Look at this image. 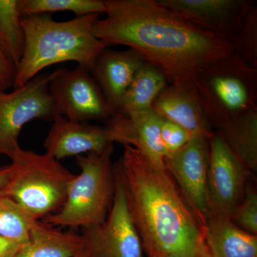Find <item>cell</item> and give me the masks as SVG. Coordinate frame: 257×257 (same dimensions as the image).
I'll return each mask as SVG.
<instances>
[{
  "mask_svg": "<svg viewBox=\"0 0 257 257\" xmlns=\"http://www.w3.org/2000/svg\"><path fill=\"white\" fill-rule=\"evenodd\" d=\"M167 84L165 74L145 62L124 92L116 113L126 115L152 109L154 101Z\"/></svg>",
  "mask_w": 257,
  "mask_h": 257,
  "instance_id": "19",
  "label": "cell"
},
{
  "mask_svg": "<svg viewBox=\"0 0 257 257\" xmlns=\"http://www.w3.org/2000/svg\"><path fill=\"white\" fill-rule=\"evenodd\" d=\"M96 38L124 45L160 70L168 84L194 85L204 69L234 55L232 42L176 15L158 0H104Z\"/></svg>",
  "mask_w": 257,
  "mask_h": 257,
  "instance_id": "1",
  "label": "cell"
},
{
  "mask_svg": "<svg viewBox=\"0 0 257 257\" xmlns=\"http://www.w3.org/2000/svg\"><path fill=\"white\" fill-rule=\"evenodd\" d=\"M152 109L162 119L182 126L192 136L210 138L214 132L192 84H167L154 101Z\"/></svg>",
  "mask_w": 257,
  "mask_h": 257,
  "instance_id": "15",
  "label": "cell"
},
{
  "mask_svg": "<svg viewBox=\"0 0 257 257\" xmlns=\"http://www.w3.org/2000/svg\"><path fill=\"white\" fill-rule=\"evenodd\" d=\"M44 142L46 153L57 160L86 154L101 153L114 144L106 126L78 122L59 116L52 121Z\"/></svg>",
  "mask_w": 257,
  "mask_h": 257,
  "instance_id": "14",
  "label": "cell"
},
{
  "mask_svg": "<svg viewBox=\"0 0 257 257\" xmlns=\"http://www.w3.org/2000/svg\"><path fill=\"white\" fill-rule=\"evenodd\" d=\"M230 220L243 231L257 234V192L251 180L246 184L242 201Z\"/></svg>",
  "mask_w": 257,
  "mask_h": 257,
  "instance_id": "25",
  "label": "cell"
},
{
  "mask_svg": "<svg viewBox=\"0 0 257 257\" xmlns=\"http://www.w3.org/2000/svg\"><path fill=\"white\" fill-rule=\"evenodd\" d=\"M211 257H257V236L240 229L228 218L209 215L204 226Z\"/></svg>",
  "mask_w": 257,
  "mask_h": 257,
  "instance_id": "17",
  "label": "cell"
},
{
  "mask_svg": "<svg viewBox=\"0 0 257 257\" xmlns=\"http://www.w3.org/2000/svg\"><path fill=\"white\" fill-rule=\"evenodd\" d=\"M10 159L11 177L0 195L14 201L35 220L60 210L76 175L46 152L20 147Z\"/></svg>",
  "mask_w": 257,
  "mask_h": 257,
  "instance_id": "4",
  "label": "cell"
},
{
  "mask_svg": "<svg viewBox=\"0 0 257 257\" xmlns=\"http://www.w3.org/2000/svg\"><path fill=\"white\" fill-rule=\"evenodd\" d=\"M210 138L194 135L185 146L165 160L166 169L204 227L210 214L208 191Z\"/></svg>",
  "mask_w": 257,
  "mask_h": 257,
  "instance_id": "11",
  "label": "cell"
},
{
  "mask_svg": "<svg viewBox=\"0 0 257 257\" xmlns=\"http://www.w3.org/2000/svg\"><path fill=\"white\" fill-rule=\"evenodd\" d=\"M115 192L105 220L80 228L82 246L78 257H145L141 239L128 209L119 162L114 164Z\"/></svg>",
  "mask_w": 257,
  "mask_h": 257,
  "instance_id": "8",
  "label": "cell"
},
{
  "mask_svg": "<svg viewBox=\"0 0 257 257\" xmlns=\"http://www.w3.org/2000/svg\"><path fill=\"white\" fill-rule=\"evenodd\" d=\"M20 4V0H0V48L15 68L23 59L26 45Z\"/></svg>",
  "mask_w": 257,
  "mask_h": 257,
  "instance_id": "21",
  "label": "cell"
},
{
  "mask_svg": "<svg viewBox=\"0 0 257 257\" xmlns=\"http://www.w3.org/2000/svg\"><path fill=\"white\" fill-rule=\"evenodd\" d=\"M81 246L80 234L37 220L30 229L28 241L13 257H76Z\"/></svg>",
  "mask_w": 257,
  "mask_h": 257,
  "instance_id": "18",
  "label": "cell"
},
{
  "mask_svg": "<svg viewBox=\"0 0 257 257\" xmlns=\"http://www.w3.org/2000/svg\"><path fill=\"white\" fill-rule=\"evenodd\" d=\"M162 118L153 109L120 114L115 113L106 120L113 143L133 147L152 163L166 168V154L160 136Z\"/></svg>",
  "mask_w": 257,
  "mask_h": 257,
  "instance_id": "13",
  "label": "cell"
},
{
  "mask_svg": "<svg viewBox=\"0 0 257 257\" xmlns=\"http://www.w3.org/2000/svg\"><path fill=\"white\" fill-rule=\"evenodd\" d=\"M35 220L10 198L0 195V235L25 243Z\"/></svg>",
  "mask_w": 257,
  "mask_h": 257,
  "instance_id": "23",
  "label": "cell"
},
{
  "mask_svg": "<svg viewBox=\"0 0 257 257\" xmlns=\"http://www.w3.org/2000/svg\"><path fill=\"white\" fill-rule=\"evenodd\" d=\"M23 244L0 235V257H13Z\"/></svg>",
  "mask_w": 257,
  "mask_h": 257,
  "instance_id": "28",
  "label": "cell"
},
{
  "mask_svg": "<svg viewBox=\"0 0 257 257\" xmlns=\"http://www.w3.org/2000/svg\"><path fill=\"white\" fill-rule=\"evenodd\" d=\"M160 136L166 157H167L185 146L192 138V135L182 126L162 118Z\"/></svg>",
  "mask_w": 257,
  "mask_h": 257,
  "instance_id": "26",
  "label": "cell"
},
{
  "mask_svg": "<svg viewBox=\"0 0 257 257\" xmlns=\"http://www.w3.org/2000/svg\"><path fill=\"white\" fill-rule=\"evenodd\" d=\"M235 156L252 173L257 171V109L216 130Z\"/></svg>",
  "mask_w": 257,
  "mask_h": 257,
  "instance_id": "20",
  "label": "cell"
},
{
  "mask_svg": "<svg viewBox=\"0 0 257 257\" xmlns=\"http://www.w3.org/2000/svg\"><path fill=\"white\" fill-rule=\"evenodd\" d=\"M113 144L101 153L76 157L80 173L69 185L65 202L43 221L54 226L87 227L101 224L112 207L115 192Z\"/></svg>",
  "mask_w": 257,
  "mask_h": 257,
  "instance_id": "5",
  "label": "cell"
},
{
  "mask_svg": "<svg viewBox=\"0 0 257 257\" xmlns=\"http://www.w3.org/2000/svg\"><path fill=\"white\" fill-rule=\"evenodd\" d=\"M50 92L60 116L78 122L108 120L114 114L89 69L61 68Z\"/></svg>",
  "mask_w": 257,
  "mask_h": 257,
  "instance_id": "10",
  "label": "cell"
},
{
  "mask_svg": "<svg viewBox=\"0 0 257 257\" xmlns=\"http://www.w3.org/2000/svg\"><path fill=\"white\" fill-rule=\"evenodd\" d=\"M194 87L216 130L257 109V69L236 54L204 69Z\"/></svg>",
  "mask_w": 257,
  "mask_h": 257,
  "instance_id": "6",
  "label": "cell"
},
{
  "mask_svg": "<svg viewBox=\"0 0 257 257\" xmlns=\"http://www.w3.org/2000/svg\"><path fill=\"white\" fill-rule=\"evenodd\" d=\"M99 14L57 22L48 15L23 17L26 45L16 67L14 89L23 87L53 64L75 62L91 71L99 54L109 47L96 38L93 26Z\"/></svg>",
  "mask_w": 257,
  "mask_h": 257,
  "instance_id": "3",
  "label": "cell"
},
{
  "mask_svg": "<svg viewBox=\"0 0 257 257\" xmlns=\"http://www.w3.org/2000/svg\"><path fill=\"white\" fill-rule=\"evenodd\" d=\"M145 61L136 51L106 48L99 54L90 72L114 113L138 69Z\"/></svg>",
  "mask_w": 257,
  "mask_h": 257,
  "instance_id": "16",
  "label": "cell"
},
{
  "mask_svg": "<svg viewBox=\"0 0 257 257\" xmlns=\"http://www.w3.org/2000/svg\"><path fill=\"white\" fill-rule=\"evenodd\" d=\"M232 44L234 54L250 67L257 69L256 2L245 15Z\"/></svg>",
  "mask_w": 257,
  "mask_h": 257,
  "instance_id": "24",
  "label": "cell"
},
{
  "mask_svg": "<svg viewBox=\"0 0 257 257\" xmlns=\"http://www.w3.org/2000/svg\"><path fill=\"white\" fill-rule=\"evenodd\" d=\"M59 69L38 74L13 92H0V155L11 158L16 153L20 133L32 120L52 122L60 116L50 92Z\"/></svg>",
  "mask_w": 257,
  "mask_h": 257,
  "instance_id": "7",
  "label": "cell"
},
{
  "mask_svg": "<svg viewBox=\"0 0 257 257\" xmlns=\"http://www.w3.org/2000/svg\"><path fill=\"white\" fill-rule=\"evenodd\" d=\"M76 257H78V256H76Z\"/></svg>",
  "mask_w": 257,
  "mask_h": 257,
  "instance_id": "30",
  "label": "cell"
},
{
  "mask_svg": "<svg viewBox=\"0 0 257 257\" xmlns=\"http://www.w3.org/2000/svg\"><path fill=\"white\" fill-rule=\"evenodd\" d=\"M132 219L148 257H211L204 227L166 168L133 147L118 160Z\"/></svg>",
  "mask_w": 257,
  "mask_h": 257,
  "instance_id": "2",
  "label": "cell"
},
{
  "mask_svg": "<svg viewBox=\"0 0 257 257\" xmlns=\"http://www.w3.org/2000/svg\"><path fill=\"white\" fill-rule=\"evenodd\" d=\"M22 17L45 15L56 12H72L78 17L105 13L101 0H20Z\"/></svg>",
  "mask_w": 257,
  "mask_h": 257,
  "instance_id": "22",
  "label": "cell"
},
{
  "mask_svg": "<svg viewBox=\"0 0 257 257\" xmlns=\"http://www.w3.org/2000/svg\"><path fill=\"white\" fill-rule=\"evenodd\" d=\"M251 174L229 150L219 132L214 130L209 139V215L230 219L242 201Z\"/></svg>",
  "mask_w": 257,
  "mask_h": 257,
  "instance_id": "9",
  "label": "cell"
},
{
  "mask_svg": "<svg viewBox=\"0 0 257 257\" xmlns=\"http://www.w3.org/2000/svg\"><path fill=\"white\" fill-rule=\"evenodd\" d=\"M162 6L196 26L232 42L251 0H158Z\"/></svg>",
  "mask_w": 257,
  "mask_h": 257,
  "instance_id": "12",
  "label": "cell"
},
{
  "mask_svg": "<svg viewBox=\"0 0 257 257\" xmlns=\"http://www.w3.org/2000/svg\"><path fill=\"white\" fill-rule=\"evenodd\" d=\"M12 171H13V168H12L11 164L0 167V191L4 188L8 182H9L12 175Z\"/></svg>",
  "mask_w": 257,
  "mask_h": 257,
  "instance_id": "29",
  "label": "cell"
},
{
  "mask_svg": "<svg viewBox=\"0 0 257 257\" xmlns=\"http://www.w3.org/2000/svg\"><path fill=\"white\" fill-rule=\"evenodd\" d=\"M16 68L7 60L0 48V92H5L14 85Z\"/></svg>",
  "mask_w": 257,
  "mask_h": 257,
  "instance_id": "27",
  "label": "cell"
}]
</instances>
